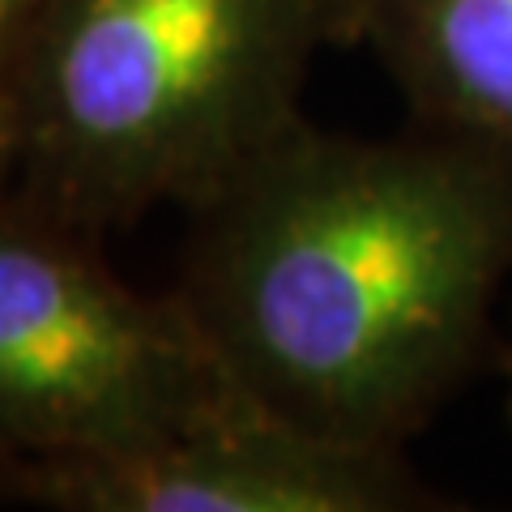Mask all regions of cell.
Listing matches in <instances>:
<instances>
[{"label":"cell","instance_id":"7a4b0ae2","mask_svg":"<svg viewBox=\"0 0 512 512\" xmlns=\"http://www.w3.org/2000/svg\"><path fill=\"white\" fill-rule=\"evenodd\" d=\"M355 0H43L9 60L18 180L73 227L197 210L303 120Z\"/></svg>","mask_w":512,"mask_h":512},{"label":"cell","instance_id":"6da1fadb","mask_svg":"<svg viewBox=\"0 0 512 512\" xmlns=\"http://www.w3.org/2000/svg\"><path fill=\"white\" fill-rule=\"evenodd\" d=\"M508 274V154L299 120L192 210L175 295L248 402L406 448L474 372Z\"/></svg>","mask_w":512,"mask_h":512},{"label":"cell","instance_id":"5b68a950","mask_svg":"<svg viewBox=\"0 0 512 512\" xmlns=\"http://www.w3.org/2000/svg\"><path fill=\"white\" fill-rule=\"evenodd\" d=\"M355 47L423 128L512 158V0H355Z\"/></svg>","mask_w":512,"mask_h":512},{"label":"cell","instance_id":"52a82bcc","mask_svg":"<svg viewBox=\"0 0 512 512\" xmlns=\"http://www.w3.org/2000/svg\"><path fill=\"white\" fill-rule=\"evenodd\" d=\"M13 175H18V133H13L9 86H5V77H0V192L9 188Z\"/></svg>","mask_w":512,"mask_h":512},{"label":"cell","instance_id":"3957f363","mask_svg":"<svg viewBox=\"0 0 512 512\" xmlns=\"http://www.w3.org/2000/svg\"><path fill=\"white\" fill-rule=\"evenodd\" d=\"M231 393L180 295L128 286L94 231L0 192V461L128 448Z\"/></svg>","mask_w":512,"mask_h":512},{"label":"cell","instance_id":"277c9868","mask_svg":"<svg viewBox=\"0 0 512 512\" xmlns=\"http://www.w3.org/2000/svg\"><path fill=\"white\" fill-rule=\"evenodd\" d=\"M0 504L56 512H414L436 508L402 448L312 436L244 393L128 448L0 461Z\"/></svg>","mask_w":512,"mask_h":512},{"label":"cell","instance_id":"8992f818","mask_svg":"<svg viewBox=\"0 0 512 512\" xmlns=\"http://www.w3.org/2000/svg\"><path fill=\"white\" fill-rule=\"evenodd\" d=\"M43 0H0V77L9 73V60L18 52V43L26 35V26L35 22Z\"/></svg>","mask_w":512,"mask_h":512},{"label":"cell","instance_id":"ba28073f","mask_svg":"<svg viewBox=\"0 0 512 512\" xmlns=\"http://www.w3.org/2000/svg\"><path fill=\"white\" fill-rule=\"evenodd\" d=\"M504 376H508V419H512V338L504 346Z\"/></svg>","mask_w":512,"mask_h":512}]
</instances>
